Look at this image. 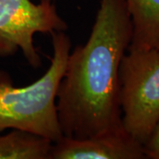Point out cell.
I'll list each match as a JSON object with an SVG mask.
<instances>
[{
	"instance_id": "3",
	"label": "cell",
	"mask_w": 159,
	"mask_h": 159,
	"mask_svg": "<svg viewBox=\"0 0 159 159\" xmlns=\"http://www.w3.org/2000/svg\"><path fill=\"white\" fill-rule=\"evenodd\" d=\"M119 83L123 125L143 145L159 120V50L126 51Z\"/></svg>"
},
{
	"instance_id": "2",
	"label": "cell",
	"mask_w": 159,
	"mask_h": 159,
	"mask_svg": "<svg viewBox=\"0 0 159 159\" xmlns=\"http://www.w3.org/2000/svg\"><path fill=\"white\" fill-rule=\"evenodd\" d=\"M51 35L53 55L50 67L34 83L14 87L9 76L0 71V132L25 131L52 142L63 137L56 99L72 43L65 31Z\"/></svg>"
},
{
	"instance_id": "1",
	"label": "cell",
	"mask_w": 159,
	"mask_h": 159,
	"mask_svg": "<svg viewBox=\"0 0 159 159\" xmlns=\"http://www.w3.org/2000/svg\"><path fill=\"white\" fill-rule=\"evenodd\" d=\"M132 33L125 0H101L89 37L70 51L57 89L63 136L84 139L124 126L119 66Z\"/></svg>"
},
{
	"instance_id": "5",
	"label": "cell",
	"mask_w": 159,
	"mask_h": 159,
	"mask_svg": "<svg viewBox=\"0 0 159 159\" xmlns=\"http://www.w3.org/2000/svg\"><path fill=\"white\" fill-rule=\"evenodd\" d=\"M143 145L124 126L84 139L63 136L53 142L50 159H144Z\"/></svg>"
},
{
	"instance_id": "6",
	"label": "cell",
	"mask_w": 159,
	"mask_h": 159,
	"mask_svg": "<svg viewBox=\"0 0 159 159\" xmlns=\"http://www.w3.org/2000/svg\"><path fill=\"white\" fill-rule=\"evenodd\" d=\"M133 26L127 51L159 50V0H125Z\"/></svg>"
},
{
	"instance_id": "4",
	"label": "cell",
	"mask_w": 159,
	"mask_h": 159,
	"mask_svg": "<svg viewBox=\"0 0 159 159\" xmlns=\"http://www.w3.org/2000/svg\"><path fill=\"white\" fill-rule=\"evenodd\" d=\"M66 22L60 17L53 0H0V56L13 55L20 50L34 68L42 60L34 45L36 33L66 31Z\"/></svg>"
},
{
	"instance_id": "8",
	"label": "cell",
	"mask_w": 159,
	"mask_h": 159,
	"mask_svg": "<svg viewBox=\"0 0 159 159\" xmlns=\"http://www.w3.org/2000/svg\"><path fill=\"white\" fill-rule=\"evenodd\" d=\"M146 158L159 159V120L148 141L143 144Z\"/></svg>"
},
{
	"instance_id": "7",
	"label": "cell",
	"mask_w": 159,
	"mask_h": 159,
	"mask_svg": "<svg viewBox=\"0 0 159 159\" xmlns=\"http://www.w3.org/2000/svg\"><path fill=\"white\" fill-rule=\"evenodd\" d=\"M53 142L29 132L0 134V159H50Z\"/></svg>"
}]
</instances>
